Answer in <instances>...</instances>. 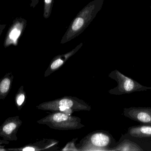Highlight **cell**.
I'll list each match as a JSON object with an SVG mask.
<instances>
[{"label": "cell", "instance_id": "obj_1", "mask_svg": "<svg viewBox=\"0 0 151 151\" xmlns=\"http://www.w3.org/2000/svg\"><path fill=\"white\" fill-rule=\"evenodd\" d=\"M97 4L95 1L90 2L77 14L63 35L61 44H65L72 40L83 32L97 13Z\"/></svg>", "mask_w": 151, "mask_h": 151}, {"label": "cell", "instance_id": "obj_2", "mask_svg": "<svg viewBox=\"0 0 151 151\" xmlns=\"http://www.w3.org/2000/svg\"><path fill=\"white\" fill-rule=\"evenodd\" d=\"M108 76L117 83V86L109 91L111 94L122 95L151 89V87L142 85L135 80L126 76L117 70L112 71Z\"/></svg>", "mask_w": 151, "mask_h": 151}, {"label": "cell", "instance_id": "obj_3", "mask_svg": "<svg viewBox=\"0 0 151 151\" xmlns=\"http://www.w3.org/2000/svg\"><path fill=\"white\" fill-rule=\"evenodd\" d=\"M38 122L47 124L52 129L63 130L76 129L83 127L79 118L60 112L51 114L40 120Z\"/></svg>", "mask_w": 151, "mask_h": 151}, {"label": "cell", "instance_id": "obj_4", "mask_svg": "<svg viewBox=\"0 0 151 151\" xmlns=\"http://www.w3.org/2000/svg\"><path fill=\"white\" fill-rule=\"evenodd\" d=\"M60 106H63L67 109H71L75 111L91 109V107L83 101L71 97H66L53 101L44 102L40 105L37 108L42 110L56 111Z\"/></svg>", "mask_w": 151, "mask_h": 151}, {"label": "cell", "instance_id": "obj_5", "mask_svg": "<svg viewBox=\"0 0 151 151\" xmlns=\"http://www.w3.org/2000/svg\"><path fill=\"white\" fill-rule=\"evenodd\" d=\"M27 23V20L22 17H17L14 20L5 37L4 42L5 48L11 45H18L19 40L25 30Z\"/></svg>", "mask_w": 151, "mask_h": 151}, {"label": "cell", "instance_id": "obj_6", "mask_svg": "<svg viewBox=\"0 0 151 151\" xmlns=\"http://www.w3.org/2000/svg\"><path fill=\"white\" fill-rule=\"evenodd\" d=\"M124 115L136 122L145 124H151V108H124Z\"/></svg>", "mask_w": 151, "mask_h": 151}, {"label": "cell", "instance_id": "obj_7", "mask_svg": "<svg viewBox=\"0 0 151 151\" xmlns=\"http://www.w3.org/2000/svg\"><path fill=\"white\" fill-rule=\"evenodd\" d=\"M89 142L93 146L99 148L109 147L114 139L112 136L106 132L98 131L93 132L89 137Z\"/></svg>", "mask_w": 151, "mask_h": 151}, {"label": "cell", "instance_id": "obj_8", "mask_svg": "<svg viewBox=\"0 0 151 151\" xmlns=\"http://www.w3.org/2000/svg\"><path fill=\"white\" fill-rule=\"evenodd\" d=\"M19 119H16L15 117L13 119H8L3 124L1 129V136L5 138L6 139H11V137H16L15 134L18 130L20 124H22Z\"/></svg>", "mask_w": 151, "mask_h": 151}, {"label": "cell", "instance_id": "obj_9", "mask_svg": "<svg viewBox=\"0 0 151 151\" xmlns=\"http://www.w3.org/2000/svg\"><path fill=\"white\" fill-rule=\"evenodd\" d=\"M83 43H80L74 49L71 50L70 52L65 54L62 55H59L55 57L52 62L51 64L49 66V68L48 70L50 71H54L55 70L57 69L58 68L60 67L62 65L64 64V63L68 60V59L71 57L73 55L75 54L83 46Z\"/></svg>", "mask_w": 151, "mask_h": 151}, {"label": "cell", "instance_id": "obj_10", "mask_svg": "<svg viewBox=\"0 0 151 151\" xmlns=\"http://www.w3.org/2000/svg\"><path fill=\"white\" fill-rule=\"evenodd\" d=\"M128 132L134 137H151V124L132 126L129 128Z\"/></svg>", "mask_w": 151, "mask_h": 151}, {"label": "cell", "instance_id": "obj_11", "mask_svg": "<svg viewBox=\"0 0 151 151\" xmlns=\"http://www.w3.org/2000/svg\"><path fill=\"white\" fill-rule=\"evenodd\" d=\"M112 151H140L143 149L136 143L129 139H124L115 147L111 149Z\"/></svg>", "mask_w": 151, "mask_h": 151}, {"label": "cell", "instance_id": "obj_12", "mask_svg": "<svg viewBox=\"0 0 151 151\" xmlns=\"http://www.w3.org/2000/svg\"><path fill=\"white\" fill-rule=\"evenodd\" d=\"M11 85V77H5L0 83V91L1 98H5L10 89Z\"/></svg>", "mask_w": 151, "mask_h": 151}, {"label": "cell", "instance_id": "obj_13", "mask_svg": "<svg viewBox=\"0 0 151 151\" xmlns=\"http://www.w3.org/2000/svg\"><path fill=\"white\" fill-rule=\"evenodd\" d=\"M54 0H44L43 17L47 19L50 17L52 10Z\"/></svg>", "mask_w": 151, "mask_h": 151}, {"label": "cell", "instance_id": "obj_14", "mask_svg": "<svg viewBox=\"0 0 151 151\" xmlns=\"http://www.w3.org/2000/svg\"><path fill=\"white\" fill-rule=\"evenodd\" d=\"M24 100H25V95L24 93L21 92L17 94L16 98V101L17 105L18 106H22L24 102Z\"/></svg>", "mask_w": 151, "mask_h": 151}, {"label": "cell", "instance_id": "obj_15", "mask_svg": "<svg viewBox=\"0 0 151 151\" xmlns=\"http://www.w3.org/2000/svg\"><path fill=\"white\" fill-rule=\"evenodd\" d=\"M31 3L30 4V7L31 8L36 7V6L38 4L39 2L41 0H31Z\"/></svg>", "mask_w": 151, "mask_h": 151}, {"label": "cell", "instance_id": "obj_16", "mask_svg": "<svg viewBox=\"0 0 151 151\" xmlns=\"http://www.w3.org/2000/svg\"><path fill=\"white\" fill-rule=\"evenodd\" d=\"M6 24L5 25H0V36L1 35V33H2V31L5 29L6 27Z\"/></svg>", "mask_w": 151, "mask_h": 151}]
</instances>
